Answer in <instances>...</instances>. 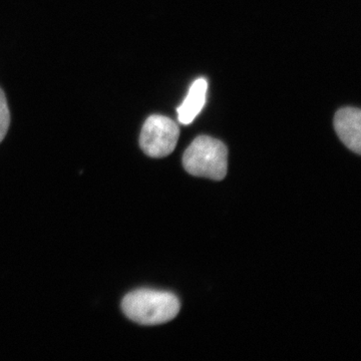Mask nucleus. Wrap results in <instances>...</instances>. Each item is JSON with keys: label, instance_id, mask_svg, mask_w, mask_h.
Returning a JSON list of instances; mask_svg holds the SVG:
<instances>
[{"label": "nucleus", "instance_id": "obj_3", "mask_svg": "<svg viewBox=\"0 0 361 361\" xmlns=\"http://www.w3.org/2000/svg\"><path fill=\"white\" fill-rule=\"evenodd\" d=\"M180 129L170 118L161 115L149 116L142 126L140 146L147 156L164 158L174 152Z\"/></svg>", "mask_w": 361, "mask_h": 361}, {"label": "nucleus", "instance_id": "obj_4", "mask_svg": "<svg viewBox=\"0 0 361 361\" xmlns=\"http://www.w3.org/2000/svg\"><path fill=\"white\" fill-rule=\"evenodd\" d=\"M334 129L341 141L357 155L361 153V111L343 108L334 116Z\"/></svg>", "mask_w": 361, "mask_h": 361}, {"label": "nucleus", "instance_id": "obj_2", "mask_svg": "<svg viewBox=\"0 0 361 361\" xmlns=\"http://www.w3.org/2000/svg\"><path fill=\"white\" fill-rule=\"evenodd\" d=\"M183 166L190 175L223 180L228 170L227 147L219 140L200 135L185 151Z\"/></svg>", "mask_w": 361, "mask_h": 361}, {"label": "nucleus", "instance_id": "obj_1", "mask_svg": "<svg viewBox=\"0 0 361 361\" xmlns=\"http://www.w3.org/2000/svg\"><path fill=\"white\" fill-rule=\"evenodd\" d=\"M122 310L132 322L151 326L174 319L179 314L180 304L178 297L170 292L141 289L125 296Z\"/></svg>", "mask_w": 361, "mask_h": 361}, {"label": "nucleus", "instance_id": "obj_6", "mask_svg": "<svg viewBox=\"0 0 361 361\" xmlns=\"http://www.w3.org/2000/svg\"><path fill=\"white\" fill-rule=\"evenodd\" d=\"M9 125H11V113L7 106L6 94L0 89V142L6 137Z\"/></svg>", "mask_w": 361, "mask_h": 361}, {"label": "nucleus", "instance_id": "obj_5", "mask_svg": "<svg viewBox=\"0 0 361 361\" xmlns=\"http://www.w3.org/2000/svg\"><path fill=\"white\" fill-rule=\"evenodd\" d=\"M208 82L205 78H198L192 84L184 102L177 109L178 120L180 123L190 125L193 123L205 106Z\"/></svg>", "mask_w": 361, "mask_h": 361}]
</instances>
